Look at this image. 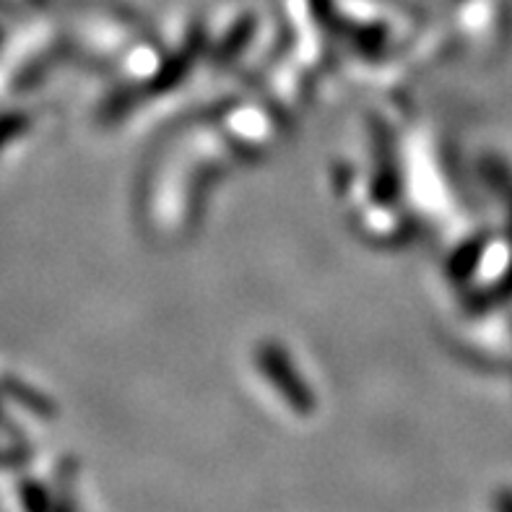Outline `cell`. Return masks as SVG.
I'll use <instances>...</instances> for the list:
<instances>
[{"label": "cell", "instance_id": "cell-1", "mask_svg": "<svg viewBox=\"0 0 512 512\" xmlns=\"http://www.w3.org/2000/svg\"><path fill=\"white\" fill-rule=\"evenodd\" d=\"M494 512H512V489L494 494Z\"/></svg>", "mask_w": 512, "mask_h": 512}]
</instances>
